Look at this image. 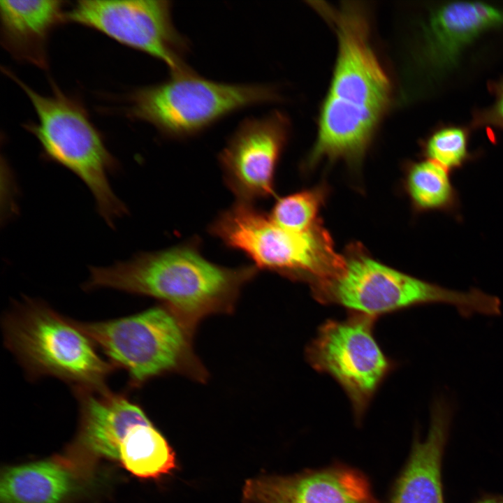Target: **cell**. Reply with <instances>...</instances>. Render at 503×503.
<instances>
[{
	"label": "cell",
	"instance_id": "obj_23",
	"mask_svg": "<svg viewBox=\"0 0 503 503\" xmlns=\"http://www.w3.org/2000/svg\"><path fill=\"white\" fill-rule=\"evenodd\" d=\"M472 503H503V495L483 493Z\"/></svg>",
	"mask_w": 503,
	"mask_h": 503
},
{
	"label": "cell",
	"instance_id": "obj_2",
	"mask_svg": "<svg viewBox=\"0 0 503 503\" xmlns=\"http://www.w3.org/2000/svg\"><path fill=\"white\" fill-rule=\"evenodd\" d=\"M6 347L31 379L54 377L72 388L101 389L116 367L75 323L44 302L25 298L2 319Z\"/></svg>",
	"mask_w": 503,
	"mask_h": 503
},
{
	"label": "cell",
	"instance_id": "obj_10",
	"mask_svg": "<svg viewBox=\"0 0 503 503\" xmlns=\"http://www.w3.org/2000/svg\"><path fill=\"white\" fill-rule=\"evenodd\" d=\"M373 319L356 314L328 321L307 350L313 367L333 376L346 391L358 423L391 368L373 335Z\"/></svg>",
	"mask_w": 503,
	"mask_h": 503
},
{
	"label": "cell",
	"instance_id": "obj_18",
	"mask_svg": "<svg viewBox=\"0 0 503 503\" xmlns=\"http://www.w3.org/2000/svg\"><path fill=\"white\" fill-rule=\"evenodd\" d=\"M119 460L141 479H156L176 468L173 450L152 422L131 428L120 445Z\"/></svg>",
	"mask_w": 503,
	"mask_h": 503
},
{
	"label": "cell",
	"instance_id": "obj_22",
	"mask_svg": "<svg viewBox=\"0 0 503 503\" xmlns=\"http://www.w3.org/2000/svg\"><path fill=\"white\" fill-rule=\"evenodd\" d=\"M488 89L495 97L494 102L490 106L473 112L471 127L492 126L503 129V78L492 81Z\"/></svg>",
	"mask_w": 503,
	"mask_h": 503
},
{
	"label": "cell",
	"instance_id": "obj_3",
	"mask_svg": "<svg viewBox=\"0 0 503 503\" xmlns=\"http://www.w3.org/2000/svg\"><path fill=\"white\" fill-rule=\"evenodd\" d=\"M24 92L35 110L37 122L24 125L39 142L45 158L68 169L87 187L98 212L112 227L127 209L112 190L109 175L118 162L91 122L82 105L52 85V94L41 95L5 69Z\"/></svg>",
	"mask_w": 503,
	"mask_h": 503
},
{
	"label": "cell",
	"instance_id": "obj_14",
	"mask_svg": "<svg viewBox=\"0 0 503 503\" xmlns=\"http://www.w3.org/2000/svg\"><path fill=\"white\" fill-rule=\"evenodd\" d=\"M503 24V10L480 1H453L431 13L425 31V53L438 73L451 69L463 51L486 31Z\"/></svg>",
	"mask_w": 503,
	"mask_h": 503
},
{
	"label": "cell",
	"instance_id": "obj_4",
	"mask_svg": "<svg viewBox=\"0 0 503 503\" xmlns=\"http://www.w3.org/2000/svg\"><path fill=\"white\" fill-rule=\"evenodd\" d=\"M74 322L116 368L126 372L132 388L169 373L201 382L207 378L193 349L195 330L162 303L122 318Z\"/></svg>",
	"mask_w": 503,
	"mask_h": 503
},
{
	"label": "cell",
	"instance_id": "obj_11",
	"mask_svg": "<svg viewBox=\"0 0 503 503\" xmlns=\"http://www.w3.org/2000/svg\"><path fill=\"white\" fill-rule=\"evenodd\" d=\"M287 119L274 111L242 120L219 156L224 180L238 201L274 194L275 169L288 136Z\"/></svg>",
	"mask_w": 503,
	"mask_h": 503
},
{
	"label": "cell",
	"instance_id": "obj_8",
	"mask_svg": "<svg viewBox=\"0 0 503 503\" xmlns=\"http://www.w3.org/2000/svg\"><path fill=\"white\" fill-rule=\"evenodd\" d=\"M323 15L335 29L338 53L324 105L378 123L391 100L390 80L370 41L363 8L346 3L326 6Z\"/></svg>",
	"mask_w": 503,
	"mask_h": 503
},
{
	"label": "cell",
	"instance_id": "obj_5",
	"mask_svg": "<svg viewBox=\"0 0 503 503\" xmlns=\"http://www.w3.org/2000/svg\"><path fill=\"white\" fill-rule=\"evenodd\" d=\"M316 288L317 296L323 301L372 318L432 303L451 305L464 317L501 314L500 298L479 289L467 291L449 289L358 254L343 258L340 268L330 276L319 279Z\"/></svg>",
	"mask_w": 503,
	"mask_h": 503
},
{
	"label": "cell",
	"instance_id": "obj_6",
	"mask_svg": "<svg viewBox=\"0 0 503 503\" xmlns=\"http://www.w3.org/2000/svg\"><path fill=\"white\" fill-rule=\"evenodd\" d=\"M278 99L276 89L268 85L219 82L191 71L133 90L125 112L166 137L184 138L237 111Z\"/></svg>",
	"mask_w": 503,
	"mask_h": 503
},
{
	"label": "cell",
	"instance_id": "obj_17",
	"mask_svg": "<svg viewBox=\"0 0 503 503\" xmlns=\"http://www.w3.org/2000/svg\"><path fill=\"white\" fill-rule=\"evenodd\" d=\"M75 487L70 470L54 460L7 468L1 476V503H61Z\"/></svg>",
	"mask_w": 503,
	"mask_h": 503
},
{
	"label": "cell",
	"instance_id": "obj_9",
	"mask_svg": "<svg viewBox=\"0 0 503 503\" xmlns=\"http://www.w3.org/2000/svg\"><path fill=\"white\" fill-rule=\"evenodd\" d=\"M66 20L160 60L171 75L192 71L184 60L189 43L174 26L170 1H78L66 12Z\"/></svg>",
	"mask_w": 503,
	"mask_h": 503
},
{
	"label": "cell",
	"instance_id": "obj_12",
	"mask_svg": "<svg viewBox=\"0 0 503 503\" xmlns=\"http://www.w3.org/2000/svg\"><path fill=\"white\" fill-rule=\"evenodd\" d=\"M242 499L245 503H380L368 477L341 462L248 479Z\"/></svg>",
	"mask_w": 503,
	"mask_h": 503
},
{
	"label": "cell",
	"instance_id": "obj_15",
	"mask_svg": "<svg viewBox=\"0 0 503 503\" xmlns=\"http://www.w3.org/2000/svg\"><path fill=\"white\" fill-rule=\"evenodd\" d=\"M73 390L80 404V437L96 455L119 460L120 445L131 428L151 422L125 393L112 392L108 387Z\"/></svg>",
	"mask_w": 503,
	"mask_h": 503
},
{
	"label": "cell",
	"instance_id": "obj_16",
	"mask_svg": "<svg viewBox=\"0 0 503 503\" xmlns=\"http://www.w3.org/2000/svg\"><path fill=\"white\" fill-rule=\"evenodd\" d=\"M64 3L57 0L0 1L2 45L16 59L46 68L50 34L66 20Z\"/></svg>",
	"mask_w": 503,
	"mask_h": 503
},
{
	"label": "cell",
	"instance_id": "obj_7",
	"mask_svg": "<svg viewBox=\"0 0 503 503\" xmlns=\"http://www.w3.org/2000/svg\"><path fill=\"white\" fill-rule=\"evenodd\" d=\"M210 231L226 245L244 252L258 269L286 275L309 273L321 279L331 275L343 260L317 224L306 231H291L249 203L238 201L219 215Z\"/></svg>",
	"mask_w": 503,
	"mask_h": 503
},
{
	"label": "cell",
	"instance_id": "obj_19",
	"mask_svg": "<svg viewBox=\"0 0 503 503\" xmlns=\"http://www.w3.org/2000/svg\"><path fill=\"white\" fill-rule=\"evenodd\" d=\"M450 174L428 159L414 163L409 167L406 187L416 210H437L461 219L460 196Z\"/></svg>",
	"mask_w": 503,
	"mask_h": 503
},
{
	"label": "cell",
	"instance_id": "obj_13",
	"mask_svg": "<svg viewBox=\"0 0 503 503\" xmlns=\"http://www.w3.org/2000/svg\"><path fill=\"white\" fill-rule=\"evenodd\" d=\"M454 408L444 395L430 408L427 436L416 431L408 458L391 488L388 503H445L442 465Z\"/></svg>",
	"mask_w": 503,
	"mask_h": 503
},
{
	"label": "cell",
	"instance_id": "obj_1",
	"mask_svg": "<svg viewBox=\"0 0 503 503\" xmlns=\"http://www.w3.org/2000/svg\"><path fill=\"white\" fill-rule=\"evenodd\" d=\"M196 241L140 253L105 267H91L85 291L112 289L155 298L189 327L214 314L231 313L254 265L228 268L207 260Z\"/></svg>",
	"mask_w": 503,
	"mask_h": 503
},
{
	"label": "cell",
	"instance_id": "obj_21",
	"mask_svg": "<svg viewBox=\"0 0 503 503\" xmlns=\"http://www.w3.org/2000/svg\"><path fill=\"white\" fill-rule=\"evenodd\" d=\"M323 197V189L317 188L280 198L270 216L277 224L286 230L308 231L316 225V219Z\"/></svg>",
	"mask_w": 503,
	"mask_h": 503
},
{
	"label": "cell",
	"instance_id": "obj_20",
	"mask_svg": "<svg viewBox=\"0 0 503 503\" xmlns=\"http://www.w3.org/2000/svg\"><path fill=\"white\" fill-rule=\"evenodd\" d=\"M469 129L460 126L442 125L425 140L423 152L430 160L452 173L474 160L469 149Z\"/></svg>",
	"mask_w": 503,
	"mask_h": 503
}]
</instances>
